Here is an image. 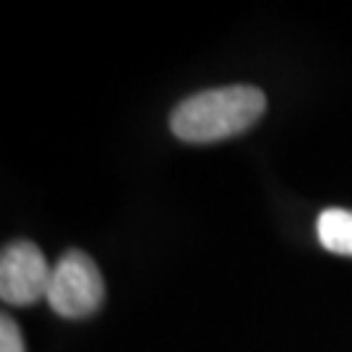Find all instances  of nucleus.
Returning a JSON list of instances; mask_svg holds the SVG:
<instances>
[{
  "label": "nucleus",
  "mask_w": 352,
  "mask_h": 352,
  "mask_svg": "<svg viewBox=\"0 0 352 352\" xmlns=\"http://www.w3.org/2000/svg\"><path fill=\"white\" fill-rule=\"evenodd\" d=\"M0 352H26L24 337L16 327V321L8 316L0 318Z\"/></svg>",
  "instance_id": "39448f33"
},
{
  "label": "nucleus",
  "mask_w": 352,
  "mask_h": 352,
  "mask_svg": "<svg viewBox=\"0 0 352 352\" xmlns=\"http://www.w3.org/2000/svg\"><path fill=\"white\" fill-rule=\"evenodd\" d=\"M318 240L329 253L352 258V212L327 209L318 217Z\"/></svg>",
  "instance_id": "20e7f679"
},
{
  "label": "nucleus",
  "mask_w": 352,
  "mask_h": 352,
  "mask_svg": "<svg viewBox=\"0 0 352 352\" xmlns=\"http://www.w3.org/2000/svg\"><path fill=\"white\" fill-rule=\"evenodd\" d=\"M104 300V282L97 264L81 251H68L52 266L47 302L63 318H87L100 311Z\"/></svg>",
  "instance_id": "f03ea898"
},
{
  "label": "nucleus",
  "mask_w": 352,
  "mask_h": 352,
  "mask_svg": "<svg viewBox=\"0 0 352 352\" xmlns=\"http://www.w3.org/2000/svg\"><path fill=\"white\" fill-rule=\"evenodd\" d=\"M52 269L34 243L13 240L0 253V298L11 305L47 300Z\"/></svg>",
  "instance_id": "7ed1b4c3"
},
{
  "label": "nucleus",
  "mask_w": 352,
  "mask_h": 352,
  "mask_svg": "<svg viewBox=\"0 0 352 352\" xmlns=\"http://www.w3.org/2000/svg\"><path fill=\"white\" fill-rule=\"evenodd\" d=\"M264 110L266 97L256 87L206 89L177 104L170 115V128L186 144H214L248 131Z\"/></svg>",
  "instance_id": "f257e3e1"
}]
</instances>
